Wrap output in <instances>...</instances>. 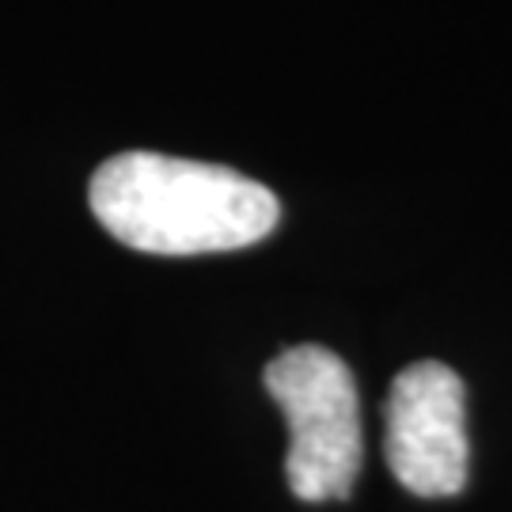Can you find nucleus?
Masks as SVG:
<instances>
[{
	"instance_id": "f257e3e1",
	"label": "nucleus",
	"mask_w": 512,
	"mask_h": 512,
	"mask_svg": "<svg viewBox=\"0 0 512 512\" xmlns=\"http://www.w3.org/2000/svg\"><path fill=\"white\" fill-rule=\"evenodd\" d=\"M95 220L145 255L239 251L274 232L281 205L262 183L232 167L164 152H122L92 175Z\"/></svg>"
},
{
	"instance_id": "f03ea898",
	"label": "nucleus",
	"mask_w": 512,
	"mask_h": 512,
	"mask_svg": "<svg viewBox=\"0 0 512 512\" xmlns=\"http://www.w3.org/2000/svg\"><path fill=\"white\" fill-rule=\"evenodd\" d=\"M266 391L289 425V490L311 505L346 501L365 456L349 365L323 346H293L266 365Z\"/></svg>"
},
{
	"instance_id": "7ed1b4c3",
	"label": "nucleus",
	"mask_w": 512,
	"mask_h": 512,
	"mask_svg": "<svg viewBox=\"0 0 512 512\" xmlns=\"http://www.w3.org/2000/svg\"><path fill=\"white\" fill-rule=\"evenodd\" d=\"M467 391L440 361L403 368L387 395V467L418 497H452L467 486Z\"/></svg>"
}]
</instances>
